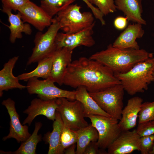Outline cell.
Here are the masks:
<instances>
[{
  "mask_svg": "<svg viewBox=\"0 0 154 154\" xmlns=\"http://www.w3.org/2000/svg\"><path fill=\"white\" fill-rule=\"evenodd\" d=\"M42 126V124L41 122H36L35 129L32 134L25 141L22 142L17 150L13 152L1 151L0 154H36L37 145L42 140L41 135L38 134V133Z\"/></svg>",
  "mask_w": 154,
  "mask_h": 154,
  "instance_id": "24",
  "label": "cell"
},
{
  "mask_svg": "<svg viewBox=\"0 0 154 154\" xmlns=\"http://www.w3.org/2000/svg\"><path fill=\"white\" fill-rule=\"evenodd\" d=\"M24 22L31 25L40 31H42L52 24L53 18L40 7L29 1L18 10Z\"/></svg>",
  "mask_w": 154,
  "mask_h": 154,
  "instance_id": "11",
  "label": "cell"
},
{
  "mask_svg": "<svg viewBox=\"0 0 154 154\" xmlns=\"http://www.w3.org/2000/svg\"><path fill=\"white\" fill-rule=\"evenodd\" d=\"M138 119V123L154 120V101L142 103Z\"/></svg>",
  "mask_w": 154,
  "mask_h": 154,
  "instance_id": "28",
  "label": "cell"
},
{
  "mask_svg": "<svg viewBox=\"0 0 154 154\" xmlns=\"http://www.w3.org/2000/svg\"><path fill=\"white\" fill-rule=\"evenodd\" d=\"M19 56H15L10 59L3 65L0 71V96L3 94V91L17 88L22 90L27 88V86L19 83L18 77L13 74V70Z\"/></svg>",
  "mask_w": 154,
  "mask_h": 154,
  "instance_id": "18",
  "label": "cell"
},
{
  "mask_svg": "<svg viewBox=\"0 0 154 154\" xmlns=\"http://www.w3.org/2000/svg\"><path fill=\"white\" fill-rule=\"evenodd\" d=\"M153 76H154V71L153 73Z\"/></svg>",
  "mask_w": 154,
  "mask_h": 154,
  "instance_id": "38",
  "label": "cell"
},
{
  "mask_svg": "<svg viewBox=\"0 0 154 154\" xmlns=\"http://www.w3.org/2000/svg\"><path fill=\"white\" fill-rule=\"evenodd\" d=\"M9 26H7L10 31L9 40L12 43H14L17 39L22 37V33L30 35L32 30L30 25L25 23L22 20L20 13L18 12L17 14H14L11 11L7 13Z\"/></svg>",
  "mask_w": 154,
  "mask_h": 154,
  "instance_id": "22",
  "label": "cell"
},
{
  "mask_svg": "<svg viewBox=\"0 0 154 154\" xmlns=\"http://www.w3.org/2000/svg\"><path fill=\"white\" fill-rule=\"evenodd\" d=\"M127 18L121 16L116 17L114 21V25L116 28L119 30H122L126 27L127 23Z\"/></svg>",
  "mask_w": 154,
  "mask_h": 154,
  "instance_id": "35",
  "label": "cell"
},
{
  "mask_svg": "<svg viewBox=\"0 0 154 154\" xmlns=\"http://www.w3.org/2000/svg\"><path fill=\"white\" fill-rule=\"evenodd\" d=\"M80 9V6L77 4H71L56 15L54 19L64 33H77L90 26L95 22L92 13L82 12Z\"/></svg>",
  "mask_w": 154,
  "mask_h": 154,
  "instance_id": "4",
  "label": "cell"
},
{
  "mask_svg": "<svg viewBox=\"0 0 154 154\" xmlns=\"http://www.w3.org/2000/svg\"><path fill=\"white\" fill-rule=\"evenodd\" d=\"M117 9L122 11L128 21L146 25L141 16L143 8L141 0H115Z\"/></svg>",
  "mask_w": 154,
  "mask_h": 154,
  "instance_id": "19",
  "label": "cell"
},
{
  "mask_svg": "<svg viewBox=\"0 0 154 154\" xmlns=\"http://www.w3.org/2000/svg\"><path fill=\"white\" fill-rule=\"evenodd\" d=\"M92 4L97 6L104 15L113 13L117 10L115 0H88Z\"/></svg>",
  "mask_w": 154,
  "mask_h": 154,
  "instance_id": "29",
  "label": "cell"
},
{
  "mask_svg": "<svg viewBox=\"0 0 154 154\" xmlns=\"http://www.w3.org/2000/svg\"><path fill=\"white\" fill-rule=\"evenodd\" d=\"M56 99L46 100L38 98L33 100L30 105L23 112L27 116L22 124H28L30 125L35 118L40 115L44 116L54 121L57 107Z\"/></svg>",
  "mask_w": 154,
  "mask_h": 154,
  "instance_id": "13",
  "label": "cell"
},
{
  "mask_svg": "<svg viewBox=\"0 0 154 154\" xmlns=\"http://www.w3.org/2000/svg\"><path fill=\"white\" fill-rule=\"evenodd\" d=\"M150 154H154V145L152 150L150 152Z\"/></svg>",
  "mask_w": 154,
  "mask_h": 154,
  "instance_id": "37",
  "label": "cell"
},
{
  "mask_svg": "<svg viewBox=\"0 0 154 154\" xmlns=\"http://www.w3.org/2000/svg\"><path fill=\"white\" fill-rule=\"evenodd\" d=\"M77 140L76 154H83L88 145L91 141H97L98 132L92 124L76 130Z\"/></svg>",
  "mask_w": 154,
  "mask_h": 154,
  "instance_id": "25",
  "label": "cell"
},
{
  "mask_svg": "<svg viewBox=\"0 0 154 154\" xmlns=\"http://www.w3.org/2000/svg\"><path fill=\"white\" fill-rule=\"evenodd\" d=\"M121 82L114 73L100 62L82 57L68 65L63 84L74 88L85 87L90 93L98 92L117 84Z\"/></svg>",
  "mask_w": 154,
  "mask_h": 154,
  "instance_id": "1",
  "label": "cell"
},
{
  "mask_svg": "<svg viewBox=\"0 0 154 154\" xmlns=\"http://www.w3.org/2000/svg\"><path fill=\"white\" fill-rule=\"evenodd\" d=\"M153 57V53L144 49L120 48L110 44L106 49L95 53L89 58L100 62L114 74L125 73L137 63Z\"/></svg>",
  "mask_w": 154,
  "mask_h": 154,
  "instance_id": "2",
  "label": "cell"
},
{
  "mask_svg": "<svg viewBox=\"0 0 154 154\" xmlns=\"http://www.w3.org/2000/svg\"><path fill=\"white\" fill-rule=\"evenodd\" d=\"M86 117L90 119L92 125L98 132L99 138L97 142L100 149H107L122 131L119 120L112 117L89 115Z\"/></svg>",
  "mask_w": 154,
  "mask_h": 154,
  "instance_id": "8",
  "label": "cell"
},
{
  "mask_svg": "<svg viewBox=\"0 0 154 154\" xmlns=\"http://www.w3.org/2000/svg\"><path fill=\"white\" fill-rule=\"evenodd\" d=\"M2 104L7 109L10 118L9 132L3 140L5 141L11 138L15 139L19 143L25 141L31 135L29 131L28 126L22 124L19 119V116L17 112L15 102L11 98L4 100Z\"/></svg>",
  "mask_w": 154,
  "mask_h": 154,
  "instance_id": "12",
  "label": "cell"
},
{
  "mask_svg": "<svg viewBox=\"0 0 154 154\" xmlns=\"http://www.w3.org/2000/svg\"><path fill=\"white\" fill-rule=\"evenodd\" d=\"M144 33L141 24L137 23L130 24L117 37L112 46L120 48L139 49L136 39L142 37Z\"/></svg>",
  "mask_w": 154,
  "mask_h": 154,
  "instance_id": "16",
  "label": "cell"
},
{
  "mask_svg": "<svg viewBox=\"0 0 154 154\" xmlns=\"http://www.w3.org/2000/svg\"><path fill=\"white\" fill-rule=\"evenodd\" d=\"M56 102V111L60 114L64 126L77 130L89 125L84 119V107L80 102L60 98H57Z\"/></svg>",
  "mask_w": 154,
  "mask_h": 154,
  "instance_id": "7",
  "label": "cell"
},
{
  "mask_svg": "<svg viewBox=\"0 0 154 154\" xmlns=\"http://www.w3.org/2000/svg\"><path fill=\"white\" fill-rule=\"evenodd\" d=\"M154 145V135L140 137L139 151L141 154H150Z\"/></svg>",
  "mask_w": 154,
  "mask_h": 154,
  "instance_id": "31",
  "label": "cell"
},
{
  "mask_svg": "<svg viewBox=\"0 0 154 154\" xmlns=\"http://www.w3.org/2000/svg\"><path fill=\"white\" fill-rule=\"evenodd\" d=\"M50 77L41 80L34 77L28 81L27 89L31 94H37L39 98L51 100L64 98L69 100H75L76 91L63 90L57 87Z\"/></svg>",
  "mask_w": 154,
  "mask_h": 154,
  "instance_id": "9",
  "label": "cell"
},
{
  "mask_svg": "<svg viewBox=\"0 0 154 154\" xmlns=\"http://www.w3.org/2000/svg\"><path fill=\"white\" fill-rule=\"evenodd\" d=\"M60 29V26L54 19L47 31L44 33L39 31L36 34L34 40L35 46L29 58L27 66L38 62L52 55L56 50L55 45L56 36Z\"/></svg>",
  "mask_w": 154,
  "mask_h": 154,
  "instance_id": "6",
  "label": "cell"
},
{
  "mask_svg": "<svg viewBox=\"0 0 154 154\" xmlns=\"http://www.w3.org/2000/svg\"><path fill=\"white\" fill-rule=\"evenodd\" d=\"M53 53L51 56L38 62L37 66L33 71L18 75L17 77L19 80L28 81L29 79L34 77L44 79L50 77L54 58Z\"/></svg>",
  "mask_w": 154,
  "mask_h": 154,
  "instance_id": "23",
  "label": "cell"
},
{
  "mask_svg": "<svg viewBox=\"0 0 154 154\" xmlns=\"http://www.w3.org/2000/svg\"><path fill=\"white\" fill-rule=\"evenodd\" d=\"M95 21L90 26L77 33L67 34L58 32L55 40L56 50L66 48L73 50L81 46L91 47L95 44L92 35Z\"/></svg>",
  "mask_w": 154,
  "mask_h": 154,
  "instance_id": "10",
  "label": "cell"
},
{
  "mask_svg": "<svg viewBox=\"0 0 154 154\" xmlns=\"http://www.w3.org/2000/svg\"><path fill=\"white\" fill-rule=\"evenodd\" d=\"M76 91L75 100H78L82 104L85 117L89 115L111 117L100 107L85 87H78L76 88Z\"/></svg>",
  "mask_w": 154,
  "mask_h": 154,
  "instance_id": "21",
  "label": "cell"
},
{
  "mask_svg": "<svg viewBox=\"0 0 154 154\" xmlns=\"http://www.w3.org/2000/svg\"><path fill=\"white\" fill-rule=\"evenodd\" d=\"M140 137L136 129L122 131L107 148L108 154H128L139 151Z\"/></svg>",
  "mask_w": 154,
  "mask_h": 154,
  "instance_id": "14",
  "label": "cell"
},
{
  "mask_svg": "<svg viewBox=\"0 0 154 154\" xmlns=\"http://www.w3.org/2000/svg\"><path fill=\"white\" fill-rule=\"evenodd\" d=\"M107 154L105 150L100 149L97 141L91 142L86 147L83 154Z\"/></svg>",
  "mask_w": 154,
  "mask_h": 154,
  "instance_id": "33",
  "label": "cell"
},
{
  "mask_svg": "<svg viewBox=\"0 0 154 154\" xmlns=\"http://www.w3.org/2000/svg\"><path fill=\"white\" fill-rule=\"evenodd\" d=\"M40 7L51 17L67 8L76 0H40Z\"/></svg>",
  "mask_w": 154,
  "mask_h": 154,
  "instance_id": "26",
  "label": "cell"
},
{
  "mask_svg": "<svg viewBox=\"0 0 154 154\" xmlns=\"http://www.w3.org/2000/svg\"><path fill=\"white\" fill-rule=\"evenodd\" d=\"M77 140L76 130L72 129L64 125L60 140L61 150L62 154L64 153V151L66 148L76 143Z\"/></svg>",
  "mask_w": 154,
  "mask_h": 154,
  "instance_id": "27",
  "label": "cell"
},
{
  "mask_svg": "<svg viewBox=\"0 0 154 154\" xmlns=\"http://www.w3.org/2000/svg\"><path fill=\"white\" fill-rule=\"evenodd\" d=\"M87 5L88 7L91 10L94 17L98 19L101 22L102 25L106 24V22L104 19V15L97 8L95 7L90 3L88 0H82Z\"/></svg>",
  "mask_w": 154,
  "mask_h": 154,
  "instance_id": "34",
  "label": "cell"
},
{
  "mask_svg": "<svg viewBox=\"0 0 154 154\" xmlns=\"http://www.w3.org/2000/svg\"><path fill=\"white\" fill-rule=\"evenodd\" d=\"M124 89L121 84L90 95L100 107L112 117L120 120L123 107Z\"/></svg>",
  "mask_w": 154,
  "mask_h": 154,
  "instance_id": "5",
  "label": "cell"
},
{
  "mask_svg": "<svg viewBox=\"0 0 154 154\" xmlns=\"http://www.w3.org/2000/svg\"><path fill=\"white\" fill-rule=\"evenodd\" d=\"M76 143L73 144L66 148L64 153L65 154H76Z\"/></svg>",
  "mask_w": 154,
  "mask_h": 154,
  "instance_id": "36",
  "label": "cell"
},
{
  "mask_svg": "<svg viewBox=\"0 0 154 154\" xmlns=\"http://www.w3.org/2000/svg\"><path fill=\"white\" fill-rule=\"evenodd\" d=\"M143 102L142 98L138 96L133 97L128 100L119 121L122 131L130 130L135 127Z\"/></svg>",
  "mask_w": 154,
  "mask_h": 154,
  "instance_id": "17",
  "label": "cell"
},
{
  "mask_svg": "<svg viewBox=\"0 0 154 154\" xmlns=\"http://www.w3.org/2000/svg\"><path fill=\"white\" fill-rule=\"evenodd\" d=\"M136 130L140 137L154 135V120L138 123Z\"/></svg>",
  "mask_w": 154,
  "mask_h": 154,
  "instance_id": "32",
  "label": "cell"
},
{
  "mask_svg": "<svg viewBox=\"0 0 154 154\" xmlns=\"http://www.w3.org/2000/svg\"><path fill=\"white\" fill-rule=\"evenodd\" d=\"M64 123L59 113L56 111V117L53 124L52 132L44 135L43 139L49 145L48 154H62L60 145V137Z\"/></svg>",
  "mask_w": 154,
  "mask_h": 154,
  "instance_id": "20",
  "label": "cell"
},
{
  "mask_svg": "<svg viewBox=\"0 0 154 154\" xmlns=\"http://www.w3.org/2000/svg\"><path fill=\"white\" fill-rule=\"evenodd\" d=\"M30 0H1L2 11L4 13L13 11L16 12Z\"/></svg>",
  "mask_w": 154,
  "mask_h": 154,
  "instance_id": "30",
  "label": "cell"
},
{
  "mask_svg": "<svg viewBox=\"0 0 154 154\" xmlns=\"http://www.w3.org/2000/svg\"><path fill=\"white\" fill-rule=\"evenodd\" d=\"M72 50L66 48L56 50L53 53L50 78L60 86L63 84L64 77L67 68L72 62Z\"/></svg>",
  "mask_w": 154,
  "mask_h": 154,
  "instance_id": "15",
  "label": "cell"
},
{
  "mask_svg": "<svg viewBox=\"0 0 154 154\" xmlns=\"http://www.w3.org/2000/svg\"><path fill=\"white\" fill-rule=\"evenodd\" d=\"M154 57L136 64L129 70L124 73H114L121 82L125 91L131 96L143 93L154 81Z\"/></svg>",
  "mask_w": 154,
  "mask_h": 154,
  "instance_id": "3",
  "label": "cell"
}]
</instances>
